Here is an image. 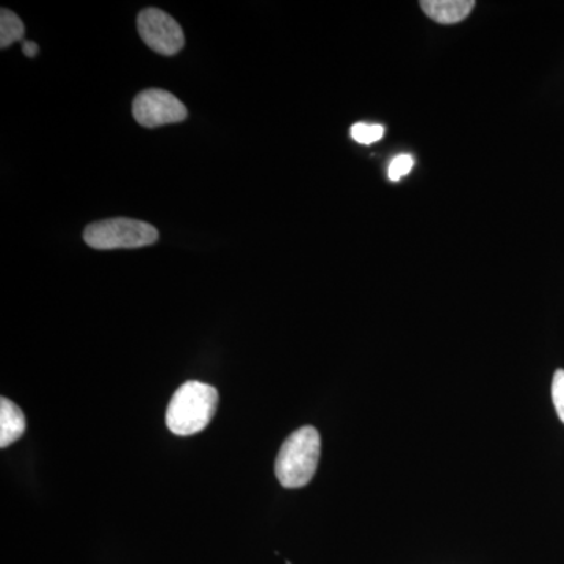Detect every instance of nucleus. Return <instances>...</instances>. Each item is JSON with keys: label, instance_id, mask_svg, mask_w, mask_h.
Here are the masks:
<instances>
[{"label": "nucleus", "instance_id": "nucleus-2", "mask_svg": "<svg viewBox=\"0 0 564 564\" xmlns=\"http://www.w3.org/2000/svg\"><path fill=\"white\" fill-rule=\"evenodd\" d=\"M321 434L314 426L296 430L281 445L274 474L284 488H303L313 480L321 459Z\"/></svg>", "mask_w": 564, "mask_h": 564}, {"label": "nucleus", "instance_id": "nucleus-8", "mask_svg": "<svg viewBox=\"0 0 564 564\" xmlns=\"http://www.w3.org/2000/svg\"><path fill=\"white\" fill-rule=\"evenodd\" d=\"M24 39V24L13 11H0V47L7 50L11 44Z\"/></svg>", "mask_w": 564, "mask_h": 564}, {"label": "nucleus", "instance_id": "nucleus-9", "mask_svg": "<svg viewBox=\"0 0 564 564\" xmlns=\"http://www.w3.org/2000/svg\"><path fill=\"white\" fill-rule=\"evenodd\" d=\"M351 139L359 144L377 143L384 137V128L381 124H367V122H356L351 128Z\"/></svg>", "mask_w": 564, "mask_h": 564}, {"label": "nucleus", "instance_id": "nucleus-12", "mask_svg": "<svg viewBox=\"0 0 564 564\" xmlns=\"http://www.w3.org/2000/svg\"><path fill=\"white\" fill-rule=\"evenodd\" d=\"M22 52H24L29 58H33L39 54V44L33 43V41H25V43L22 44Z\"/></svg>", "mask_w": 564, "mask_h": 564}, {"label": "nucleus", "instance_id": "nucleus-3", "mask_svg": "<svg viewBox=\"0 0 564 564\" xmlns=\"http://www.w3.org/2000/svg\"><path fill=\"white\" fill-rule=\"evenodd\" d=\"M84 240L95 250H131L158 242L159 231L150 223L132 218H110L87 226Z\"/></svg>", "mask_w": 564, "mask_h": 564}, {"label": "nucleus", "instance_id": "nucleus-4", "mask_svg": "<svg viewBox=\"0 0 564 564\" xmlns=\"http://www.w3.org/2000/svg\"><path fill=\"white\" fill-rule=\"evenodd\" d=\"M137 25L141 40L158 54L172 57L184 47L185 39L181 25L165 11L143 10L139 14Z\"/></svg>", "mask_w": 564, "mask_h": 564}, {"label": "nucleus", "instance_id": "nucleus-1", "mask_svg": "<svg viewBox=\"0 0 564 564\" xmlns=\"http://www.w3.org/2000/svg\"><path fill=\"white\" fill-rule=\"evenodd\" d=\"M217 389L214 386L187 381L174 392L166 410V426L176 436H192L209 426L218 408Z\"/></svg>", "mask_w": 564, "mask_h": 564}, {"label": "nucleus", "instance_id": "nucleus-5", "mask_svg": "<svg viewBox=\"0 0 564 564\" xmlns=\"http://www.w3.org/2000/svg\"><path fill=\"white\" fill-rule=\"evenodd\" d=\"M133 117L143 128H161V126L176 124L187 118V107L165 90L141 91L133 101Z\"/></svg>", "mask_w": 564, "mask_h": 564}, {"label": "nucleus", "instance_id": "nucleus-11", "mask_svg": "<svg viewBox=\"0 0 564 564\" xmlns=\"http://www.w3.org/2000/svg\"><path fill=\"white\" fill-rule=\"evenodd\" d=\"M552 400H554L556 414L564 423V370H556L552 381Z\"/></svg>", "mask_w": 564, "mask_h": 564}, {"label": "nucleus", "instance_id": "nucleus-7", "mask_svg": "<svg viewBox=\"0 0 564 564\" xmlns=\"http://www.w3.org/2000/svg\"><path fill=\"white\" fill-rule=\"evenodd\" d=\"M25 415L18 404L7 397L0 399V447L7 448L17 443L25 433Z\"/></svg>", "mask_w": 564, "mask_h": 564}, {"label": "nucleus", "instance_id": "nucleus-6", "mask_svg": "<svg viewBox=\"0 0 564 564\" xmlns=\"http://www.w3.org/2000/svg\"><path fill=\"white\" fill-rule=\"evenodd\" d=\"M423 13L440 24H458L473 13L474 0H423Z\"/></svg>", "mask_w": 564, "mask_h": 564}, {"label": "nucleus", "instance_id": "nucleus-10", "mask_svg": "<svg viewBox=\"0 0 564 564\" xmlns=\"http://www.w3.org/2000/svg\"><path fill=\"white\" fill-rule=\"evenodd\" d=\"M414 166L413 155L400 154L391 162L388 170L389 180L397 182L402 180L403 176L411 173Z\"/></svg>", "mask_w": 564, "mask_h": 564}]
</instances>
